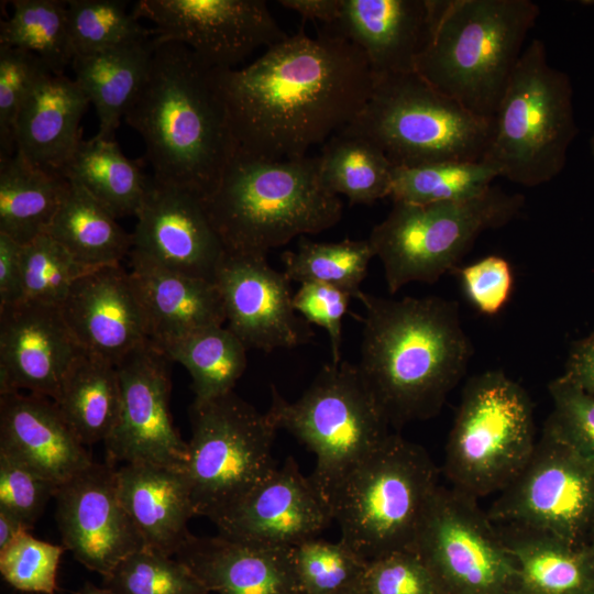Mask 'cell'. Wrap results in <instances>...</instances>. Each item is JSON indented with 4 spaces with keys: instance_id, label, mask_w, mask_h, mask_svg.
Listing matches in <instances>:
<instances>
[{
    "instance_id": "cell-1",
    "label": "cell",
    "mask_w": 594,
    "mask_h": 594,
    "mask_svg": "<svg viewBox=\"0 0 594 594\" xmlns=\"http://www.w3.org/2000/svg\"><path fill=\"white\" fill-rule=\"evenodd\" d=\"M217 75L239 148L270 160L304 157L345 129L375 85L365 55L324 32L299 31Z\"/></svg>"
},
{
    "instance_id": "cell-2",
    "label": "cell",
    "mask_w": 594,
    "mask_h": 594,
    "mask_svg": "<svg viewBox=\"0 0 594 594\" xmlns=\"http://www.w3.org/2000/svg\"><path fill=\"white\" fill-rule=\"evenodd\" d=\"M355 298L364 308L358 369L391 427L437 416L473 354L459 304L362 290Z\"/></svg>"
},
{
    "instance_id": "cell-3",
    "label": "cell",
    "mask_w": 594,
    "mask_h": 594,
    "mask_svg": "<svg viewBox=\"0 0 594 594\" xmlns=\"http://www.w3.org/2000/svg\"><path fill=\"white\" fill-rule=\"evenodd\" d=\"M124 121L144 142L153 179L201 199L239 148L217 69L176 42L155 40L148 75Z\"/></svg>"
},
{
    "instance_id": "cell-4",
    "label": "cell",
    "mask_w": 594,
    "mask_h": 594,
    "mask_svg": "<svg viewBox=\"0 0 594 594\" xmlns=\"http://www.w3.org/2000/svg\"><path fill=\"white\" fill-rule=\"evenodd\" d=\"M202 200L226 253L266 255L336 226L340 197L323 186L318 156L270 160L238 148Z\"/></svg>"
},
{
    "instance_id": "cell-5",
    "label": "cell",
    "mask_w": 594,
    "mask_h": 594,
    "mask_svg": "<svg viewBox=\"0 0 594 594\" xmlns=\"http://www.w3.org/2000/svg\"><path fill=\"white\" fill-rule=\"evenodd\" d=\"M426 41L415 73L470 112L494 120L529 31L530 0H428Z\"/></svg>"
},
{
    "instance_id": "cell-6",
    "label": "cell",
    "mask_w": 594,
    "mask_h": 594,
    "mask_svg": "<svg viewBox=\"0 0 594 594\" xmlns=\"http://www.w3.org/2000/svg\"><path fill=\"white\" fill-rule=\"evenodd\" d=\"M439 487L438 470L428 452L391 433L329 498L340 540L366 561L414 549Z\"/></svg>"
},
{
    "instance_id": "cell-7",
    "label": "cell",
    "mask_w": 594,
    "mask_h": 594,
    "mask_svg": "<svg viewBox=\"0 0 594 594\" xmlns=\"http://www.w3.org/2000/svg\"><path fill=\"white\" fill-rule=\"evenodd\" d=\"M572 98L569 76L549 64L544 43L534 38L512 74L482 160L525 187L552 180L578 133Z\"/></svg>"
},
{
    "instance_id": "cell-8",
    "label": "cell",
    "mask_w": 594,
    "mask_h": 594,
    "mask_svg": "<svg viewBox=\"0 0 594 594\" xmlns=\"http://www.w3.org/2000/svg\"><path fill=\"white\" fill-rule=\"evenodd\" d=\"M316 455L309 479L328 502L341 482L392 433L358 365L324 364L302 395L289 402L272 386L266 411Z\"/></svg>"
},
{
    "instance_id": "cell-9",
    "label": "cell",
    "mask_w": 594,
    "mask_h": 594,
    "mask_svg": "<svg viewBox=\"0 0 594 594\" xmlns=\"http://www.w3.org/2000/svg\"><path fill=\"white\" fill-rule=\"evenodd\" d=\"M494 120L440 94L415 72L375 78L366 105L344 130L377 145L395 167L481 161Z\"/></svg>"
},
{
    "instance_id": "cell-10",
    "label": "cell",
    "mask_w": 594,
    "mask_h": 594,
    "mask_svg": "<svg viewBox=\"0 0 594 594\" xmlns=\"http://www.w3.org/2000/svg\"><path fill=\"white\" fill-rule=\"evenodd\" d=\"M537 440L534 407L525 388L503 371L465 384L446 446L451 487L480 498L503 491L524 469Z\"/></svg>"
},
{
    "instance_id": "cell-11",
    "label": "cell",
    "mask_w": 594,
    "mask_h": 594,
    "mask_svg": "<svg viewBox=\"0 0 594 594\" xmlns=\"http://www.w3.org/2000/svg\"><path fill=\"white\" fill-rule=\"evenodd\" d=\"M524 204L522 195L494 186L464 201L393 202L367 239L382 263L389 294L409 283H436L457 267L481 233L509 223Z\"/></svg>"
},
{
    "instance_id": "cell-12",
    "label": "cell",
    "mask_w": 594,
    "mask_h": 594,
    "mask_svg": "<svg viewBox=\"0 0 594 594\" xmlns=\"http://www.w3.org/2000/svg\"><path fill=\"white\" fill-rule=\"evenodd\" d=\"M191 438L185 473L195 515L217 522L277 466L276 426L267 413L233 392L189 409Z\"/></svg>"
},
{
    "instance_id": "cell-13",
    "label": "cell",
    "mask_w": 594,
    "mask_h": 594,
    "mask_svg": "<svg viewBox=\"0 0 594 594\" xmlns=\"http://www.w3.org/2000/svg\"><path fill=\"white\" fill-rule=\"evenodd\" d=\"M414 550L444 594H516L518 566L497 526L477 499L438 488Z\"/></svg>"
},
{
    "instance_id": "cell-14",
    "label": "cell",
    "mask_w": 594,
    "mask_h": 594,
    "mask_svg": "<svg viewBox=\"0 0 594 594\" xmlns=\"http://www.w3.org/2000/svg\"><path fill=\"white\" fill-rule=\"evenodd\" d=\"M487 515L496 525L586 546L594 527V460L543 427L528 462L499 492Z\"/></svg>"
},
{
    "instance_id": "cell-15",
    "label": "cell",
    "mask_w": 594,
    "mask_h": 594,
    "mask_svg": "<svg viewBox=\"0 0 594 594\" xmlns=\"http://www.w3.org/2000/svg\"><path fill=\"white\" fill-rule=\"evenodd\" d=\"M132 10L154 23L156 41L183 44L218 70L288 36L264 0H140Z\"/></svg>"
},
{
    "instance_id": "cell-16",
    "label": "cell",
    "mask_w": 594,
    "mask_h": 594,
    "mask_svg": "<svg viewBox=\"0 0 594 594\" xmlns=\"http://www.w3.org/2000/svg\"><path fill=\"white\" fill-rule=\"evenodd\" d=\"M168 361L147 340L116 365L121 387L120 415L103 442L111 464L145 462L185 469L188 444L169 413Z\"/></svg>"
},
{
    "instance_id": "cell-17",
    "label": "cell",
    "mask_w": 594,
    "mask_h": 594,
    "mask_svg": "<svg viewBox=\"0 0 594 594\" xmlns=\"http://www.w3.org/2000/svg\"><path fill=\"white\" fill-rule=\"evenodd\" d=\"M63 546L88 570L109 575L144 541L124 509L113 464L92 462L55 493Z\"/></svg>"
},
{
    "instance_id": "cell-18",
    "label": "cell",
    "mask_w": 594,
    "mask_h": 594,
    "mask_svg": "<svg viewBox=\"0 0 594 594\" xmlns=\"http://www.w3.org/2000/svg\"><path fill=\"white\" fill-rule=\"evenodd\" d=\"M228 327L249 349L271 352L315 336L293 305L290 280L266 255L224 253L215 276Z\"/></svg>"
},
{
    "instance_id": "cell-19",
    "label": "cell",
    "mask_w": 594,
    "mask_h": 594,
    "mask_svg": "<svg viewBox=\"0 0 594 594\" xmlns=\"http://www.w3.org/2000/svg\"><path fill=\"white\" fill-rule=\"evenodd\" d=\"M135 218L130 260L215 282L226 251L201 198L152 177Z\"/></svg>"
},
{
    "instance_id": "cell-20",
    "label": "cell",
    "mask_w": 594,
    "mask_h": 594,
    "mask_svg": "<svg viewBox=\"0 0 594 594\" xmlns=\"http://www.w3.org/2000/svg\"><path fill=\"white\" fill-rule=\"evenodd\" d=\"M332 520L328 502L289 457L215 524L228 538L294 547Z\"/></svg>"
},
{
    "instance_id": "cell-21",
    "label": "cell",
    "mask_w": 594,
    "mask_h": 594,
    "mask_svg": "<svg viewBox=\"0 0 594 594\" xmlns=\"http://www.w3.org/2000/svg\"><path fill=\"white\" fill-rule=\"evenodd\" d=\"M80 352L59 306L23 300L0 307V394L52 399Z\"/></svg>"
},
{
    "instance_id": "cell-22",
    "label": "cell",
    "mask_w": 594,
    "mask_h": 594,
    "mask_svg": "<svg viewBox=\"0 0 594 594\" xmlns=\"http://www.w3.org/2000/svg\"><path fill=\"white\" fill-rule=\"evenodd\" d=\"M59 308L80 350L114 365L150 340L143 308L121 265L81 275Z\"/></svg>"
},
{
    "instance_id": "cell-23",
    "label": "cell",
    "mask_w": 594,
    "mask_h": 594,
    "mask_svg": "<svg viewBox=\"0 0 594 594\" xmlns=\"http://www.w3.org/2000/svg\"><path fill=\"white\" fill-rule=\"evenodd\" d=\"M0 452L59 486L94 461L48 397L0 394Z\"/></svg>"
},
{
    "instance_id": "cell-24",
    "label": "cell",
    "mask_w": 594,
    "mask_h": 594,
    "mask_svg": "<svg viewBox=\"0 0 594 594\" xmlns=\"http://www.w3.org/2000/svg\"><path fill=\"white\" fill-rule=\"evenodd\" d=\"M428 0H342L322 32L355 45L375 78L415 72L427 35Z\"/></svg>"
},
{
    "instance_id": "cell-25",
    "label": "cell",
    "mask_w": 594,
    "mask_h": 594,
    "mask_svg": "<svg viewBox=\"0 0 594 594\" xmlns=\"http://www.w3.org/2000/svg\"><path fill=\"white\" fill-rule=\"evenodd\" d=\"M217 594H301L292 547L190 535L174 556Z\"/></svg>"
},
{
    "instance_id": "cell-26",
    "label": "cell",
    "mask_w": 594,
    "mask_h": 594,
    "mask_svg": "<svg viewBox=\"0 0 594 594\" xmlns=\"http://www.w3.org/2000/svg\"><path fill=\"white\" fill-rule=\"evenodd\" d=\"M121 503L145 547L174 557L191 535L195 516L185 469L154 463H125L117 469Z\"/></svg>"
},
{
    "instance_id": "cell-27",
    "label": "cell",
    "mask_w": 594,
    "mask_h": 594,
    "mask_svg": "<svg viewBox=\"0 0 594 594\" xmlns=\"http://www.w3.org/2000/svg\"><path fill=\"white\" fill-rule=\"evenodd\" d=\"M132 284L156 346L212 326H223L226 315L212 280L130 260Z\"/></svg>"
},
{
    "instance_id": "cell-28",
    "label": "cell",
    "mask_w": 594,
    "mask_h": 594,
    "mask_svg": "<svg viewBox=\"0 0 594 594\" xmlns=\"http://www.w3.org/2000/svg\"><path fill=\"white\" fill-rule=\"evenodd\" d=\"M90 103L65 74H45L18 116L15 147L32 164L58 172L82 140L80 121Z\"/></svg>"
},
{
    "instance_id": "cell-29",
    "label": "cell",
    "mask_w": 594,
    "mask_h": 594,
    "mask_svg": "<svg viewBox=\"0 0 594 594\" xmlns=\"http://www.w3.org/2000/svg\"><path fill=\"white\" fill-rule=\"evenodd\" d=\"M496 526L518 566L516 594H594V560L586 546L529 528Z\"/></svg>"
},
{
    "instance_id": "cell-30",
    "label": "cell",
    "mask_w": 594,
    "mask_h": 594,
    "mask_svg": "<svg viewBox=\"0 0 594 594\" xmlns=\"http://www.w3.org/2000/svg\"><path fill=\"white\" fill-rule=\"evenodd\" d=\"M154 36L74 57L70 65L74 79L97 111L96 136L113 139L120 120L124 119L148 75Z\"/></svg>"
},
{
    "instance_id": "cell-31",
    "label": "cell",
    "mask_w": 594,
    "mask_h": 594,
    "mask_svg": "<svg viewBox=\"0 0 594 594\" xmlns=\"http://www.w3.org/2000/svg\"><path fill=\"white\" fill-rule=\"evenodd\" d=\"M69 188L58 172L20 153L0 158V233L21 245L45 234Z\"/></svg>"
},
{
    "instance_id": "cell-32",
    "label": "cell",
    "mask_w": 594,
    "mask_h": 594,
    "mask_svg": "<svg viewBox=\"0 0 594 594\" xmlns=\"http://www.w3.org/2000/svg\"><path fill=\"white\" fill-rule=\"evenodd\" d=\"M52 400L85 446L105 442L120 415L121 387L117 366L81 351Z\"/></svg>"
},
{
    "instance_id": "cell-33",
    "label": "cell",
    "mask_w": 594,
    "mask_h": 594,
    "mask_svg": "<svg viewBox=\"0 0 594 594\" xmlns=\"http://www.w3.org/2000/svg\"><path fill=\"white\" fill-rule=\"evenodd\" d=\"M58 173L86 190L117 218L135 217L152 179L122 153L112 138L96 135L82 139Z\"/></svg>"
},
{
    "instance_id": "cell-34",
    "label": "cell",
    "mask_w": 594,
    "mask_h": 594,
    "mask_svg": "<svg viewBox=\"0 0 594 594\" xmlns=\"http://www.w3.org/2000/svg\"><path fill=\"white\" fill-rule=\"evenodd\" d=\"M117 219L86 190L69 183L46 233L87 267L120 265L132 250V234Z\"/></svg>"
},
{
    "instance_id": "cell-35",
    "label": "cell",
    "mask_w": 594,
    "mask_h": 594,
    "mask_svg": "<svg viewBox=\"0 0 594 594\" xmlns=\"http://www.w3.org/2000/svg\"><path fill=\"white\" fill-rule=\"evenodd\" d=\"M318 160L327 190L352 205L391 197L395 166L370 140L343 129L323 143Z\"/></svg>"
},
{
    "instance_id": "cell-36",
    "label": "cell",
    "mask_w": 594,
    "mask_h": 594,
    "mask_svg": "<svg viewBox=\"0 0 594 594\" xmlns=\"http://www.w3.org/2000/svg\"><path fill=\"white\" fill-rule=\"evenodd\" d=\"M158 349L188 371L198 402L233 392L246 367L248 349L223 326L204 328Z\"/></svg>"
},
{
    "instance_id": "cell-37",
    "label": "cell",
    "mask_w": 594,
    "mask_h": 594,
    "mask_svg": "<svg viewBox=\"0 0 594 594\" xmlns=\"http://www.w3.org/2000/svg\"><path fill=\"white\" fill-rule=\"evenodd\" d=\"M497 177L484 160L394 167L391 198L414 205L464 201L484 195Z\"/></svg>"
},
{
    "instance_id": "cell-38",
    "label": "cell",
    "mask_w": 594,
    "mask_h": 594,
    "mask_svg": "<svg viewBox=\"0 0 594 594\" xmlns=\"http://www.w3.org/2000/svg\"><path fill=\"white\" fill-rule=\"evenodd\" d=\"M0 24V46L31 52L54 74H64L75 57L67 0H14Z\"/></svg>"
},
{
    "instance_id": "cell-39",
    "label": "cell",
    "mask_w": 594,
    "mask_h": 594,
    "mask_svg": "<svg viewBox=\"0 0 594 594\" xmlns=\"http://www.w3.org/2000/svg\"><path fill=\"white\" fill-rule=\"evenodd\" d=\"M373 257L367 239L315 242L301 238L297 249L286 251L282 261L290 282L327 284L355 298Z\"/></svg>"
},
{
    "instance_id": "cell-40",
    "label": "cell",
    "mask_w": 594,
    "mask_h": 594,
    "mask_svg": "<svg viewBox=\"0 0 594 594\" xmlns=\"http://www.w3.org/2000/svg\"><path fill=\"white\" fill-rule=\"evenodd\" d=\"M75 56L154 36L122 0H67Z\"/></svg>"
},
{
    "instance_id": "cell-41",
    "label": "cell",
    "mask_w": 594,
    "mask_h": 594,
    "mask_svg": "<svg viewBox=\"0 0 594 594\" xmlns=\"http://www.w3.org/2000/svg\"><path fill=\"white\" fill-rule=\"evenodd\" d=\"M301 594H339L362 585L367 561L341 540L311 538L292 547Z\"/></svg>"
},
{
    "instance_id": "cell-42",
    "label": "cell",
    "mask_w": 594,
    "mask_h": 594,
    "mask_svg": "<svg viewBox=\"0 0 594 594\" xmlns=\"http://www.w3.org/2000/svg\"><path fill=\"white\" fill-rule=\"evenodd\" d=\"M116 594H208L196 575L175 557L143 547L103 578Z\"/></svg>"
},
{
    "instance_id": "cell-43",
    "label": "cell",
    "mask_w": 594,
    "mask_h": 594,
    "mask_svg": "<svg viewBox=\"0 0 594 594\" xmlns=\"http://www.w3.org/2000/svg\"><path fill=\"white\" fill-rule=\"evenodd\" d=\"M21 260L23 300L51 306H59L74 283L92 270L77 262L47 233L22 245Z\"/></svg>"
},
{
    "instance_id": "cell-44",
    "label": "cell",
    "mask_w": 594,
    "mask_h": 594,
    "mask_svg": "<svg viewBox=\"0 0 594 594\" xmlns=\"http://www.w3.org/2000/svg\"><path fill=\"white\" fill-rule=\"evenodd\" d=\"M52 73L35 54L0 46V158L12 156L20 110L36 82Z\"/></svg>"
},
{
    "instance_id": "cell-45",
    "label": "cell",
    "mask_w": 594,
    "mask_h": 594,
    "mask_svg": "<svg viewBox=\"0 0 594 594\" xmlns=\"http://www.w3.org/2000/svg\"><path fill=\"white\" fill-rule=\"evenodd\" d=\"M64 546L23 534L0 551V572L14 588L22 592L55 594L56 576Z\"/></svg>"
},
{
    "instance_id": "cell-46",
    "label": "cell",
    "mask_w": 594,
    "mask_h": 594,
    "mask_svg": "<svg viewBox=\"0 0 594 594\" xmlns=\"http://www.w3.org/2000/svg\"><path fill=\"white\" fill-rule=\"evenodd\" d=\"M552 410L544 428L584 457L594 460V396L564 374L548 385Z\"/></svg>"
},
{
    "instance_id": "cell-47",
    "label": "cell",
    "mask_w": 594,
    "mask_h": 594,
    "mask_svg": "<svg viewBox=\"0 0 594 594\" xmlns=\"http://www.w3.org/2000/svg\"><path fill=\"white\" fill-rule=\"evenodd\" d=\"M364 594H444L437 578L414 549L393 551L367 561Z\"/></svg>"
},
{
    "instance_id": "cell-48",
    "label": "cell",
    "mask_w": 594,
    "mask_h": 594,
    "mask_svg": "<svg viewBox=\"0 0 594 594\" xmlns=\"http://www.w3.org/2000/svg\"><path fill=\"white\" fill-rule=\"evenodd\" d=\"M57 485L24 463L0 452V510L21 520L30 529L54 498Z\"/></svg>"
},
{
    "instance_id": "cell-49",
    "label": "cell",
    "mask_w": 594,
    "mask_h": 594,
    "mask_svg": "<svg viewBox=\"0 0 594 594\" xmlns=\"http://www.w3.org/2000/svg\"><path fill=\"white\" fill-rule=\"evenodd\" d=\"M459 274L465 296L482 315L495 316L509 301L514 275L503 256H484L461 267Z\"/></svg>"
},
{
    "instance_id": "cell-50",
    "label": "cell",
    "mask_w": 594,
    "mask_h": 594,
    "mask_svg": "<svg viewBox=\"0 0 594 594\" xmlns=\"http://www.w3.org/2000/svg\"><path fill=\"white\" fill-rule=\"evenodd\" d=\"M351 298L349 293L321 283H301L293 297L297 314L327 331L332 363L342 361V321Z\"/></svg>"
},
{
    "instance_id": "cell-51",
    "label": "cell",
    "mask_w": 594,
    "mask_h": 594,
    "mask_svg": "<svg viewBox=\"0 0 594 594\" xmlns=\"http://www.w3.org/2000/svg\"><path fill=\"white\" fill-rule=\"evenodd\" d=\"M22 245L0 233V307L23 300Z\"/></svg>"
},
{
    "instance_id": "cell-52",
    "label": "cell",
    "mask_w": 594,
    "mask_h": 594,
    "mask_svg": "<svg viewBox=\"0 0 594 594\" xmlns=\"http://www.w3.org/2000/svg\"><path fill=\"white\" fill-rule=\"evenodd\" d=\"M563 374L594 396V328L572 343Z\"/></svg>"
},
{
    "instance_id": "cell-53",
    "label": "cell",
    "mask_w": 594,
    "mask_h": 594,
    "mask_svg": "<svg viewBox=\"0 0 594 594\" xmlns=\"http://www.w3.org/2000/svg\"><path fill=\"white\" fill-rule=\"evenodd\" d=\"M279 6L310 20L329 26L338 19L342 0H279Z\"/></svg>"
},
{
    "instance_id": "cell-54",
    "label": "cell",
    "mask_w": 594,
    "mask_h": 594,
    "mask_svg": "<svg viewBox=\"0 0 594 594\" xmlns=\"http://www.w3.org/2000/svg\"><path fill=\"white\" fill-rule=\"evenodd\" d=\"M31 529L18 518L0 510V551L4 550Z\"/></svg>"
},
{
    "instance_id": "cell-55",
    "label": "cell",
    "mask_w": 594,
    "mask_h": 594,
    "mask_svg": "<svg viewBox=\"0 0 594 594\" xmlns=\"http://www.w3.org/2000/svg\"><path fill=\"white\" fill-rule=\"evenodd\" d=\"M79 594H116V593H113L112 591H110L109 588H107L105 586L99 587V586H96V585H94L91 583H87L81 588Z\"/></svg>"
},
{
    "instance_id": "cell-56",
    "label": "cell",
    "mask_w": 594,
    "mask_h": 594,
    "mask_svg": "<svg viewBox=\"0 0 594 594\" xmlns=\"http://www.w3.org/2000/svg\"><path fill=\"white\" fill-rule=\"evenodd\" d=\"M586 547H587V549H588V551H590V553H591V556H592V558L594 560V527H593V529H592V531H591V534L588 536V539L586 541Z\"/></svg>"
},
{
    "instance_id": "cell-57",
    "label": "cell",
    "mask_w": 594,
    "mask_h": 594,
    "mask_svg": "<svg viewBox=\"0 0 594 594\" xmlns=\"http://www.w3.org/2000/svg\"><path fill=\"white\" fill-rule=\"evenodd\" d=\"M339 594H364V593H363V587L361 585V586H358L355 588H352V590H349Z\"/></svg>"
},
{
    "instance_id": "cell-58",
    "label": "cell",
    "mask_w": 594,
    "mask_h": 594,
    "mask_svg": "<svg viewBox=\"0 0 594 594\" xmlns=\"http://www.w3.org/2000/svg\"><path fill=\"white\" fill-rule=\"evenodd\" d=\"M590 144H591V151H592V154H593V157H594V134L590 141Z\"/></svg>"
}]
</instances>
